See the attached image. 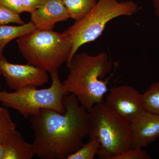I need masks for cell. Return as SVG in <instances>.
Masks as SVG:
<instances>
[{
	"label": "cell",
	"mask_w": 159,
	"mask_h": 159,
	"mask_svg": "<svg viewBox=\"0 0 159 159\" xmlns=\"http://www.w3.org/2000/svg\"><path fill=\"white\" fill-rule=\"evenodd\" d=\"M89 139H97L101 159H114L132 148L130 123L119 116L107 102L97 103L89 112Z\"/></svg>",
	"instance_id": "obj_3"
},
{
	"label": "cell",
	"mask_w": 159,
	"mask_h": 159,
	"mask_svg": "<svg viewBox=\"0 0 159 159\" xmlns=\"http://www.w3.org/2000/svg\"><path fill=\"white\" fill-rule=\"evenodd\" d=\"M151 157L142 148H132L117 156L114 159H150Z\"/></svg>",
	"instance_id": "obj_18"
},
{
	"label": "cell",
	"mask_w": 159,
	"mask_h": 159,
	"mask_svg": "<svg viewBox=\"0 0 159 159\" xmlns=\"http://www.w3.org/2000/svg\"><path fill=\"white\" fill-rule=\"evenodd\" d=\"M0 75L14 91L29 87L43 85L48 82L47 72L37 67L9 62L4 55L0 57Z\"/></svg>",
	"instance_id": "obj_7"
},
{
	"label": "cell",
	"mask_w": 159,
	"mask_h": 159,
	"mask_svg": "<svg viewBox=\"0 0 159 159\" xmlns=\"http://www.w3.org/2000/svg\"><path fill=\"white\" fill-rule=\"evenodd\" d=\"M5 153V147L3 143L0 141V159H4Z\"/></svg>",
	"instance_id": "obj_22"
},
{
	"label": "cell",
	"mask_w": 159,
	"mask_h": 159,
	"mask_svg": "<svg viewBox=\"0 0 159 159\" xmlns=\"http://www.w3.org/2000/svg\"><path fill=\"white\" fill-rule=\"evenodd\" d=\"M0 6L18 14L24 12L20 0H0Z\"/></svg>",
	"instance_id": "obj_19"
},
{
	"label": "cell",
	"mask_w": 159,
	"mask_h": 159,
	"mask_svg": "<svg viewBox=\"0 0 159 159\" xmlns=\"http://www.w3.org/2000/svg\"><path fill=\"white\" fill-rule=\"evenodd\" d=\"M70 18L79 20L88 14L98 0H62Z\"/></svg>",
	"instance_id": "obj_13"
},
{
	"label": "cell",
	"mask_w": 159,
	"mask_h": 159,
	"mask_svg": "<svg viewBox=\"0 0 159 159\" xmlns=\"http://www.w3.org/2000/svg\"><path fill=\"white\" fill-rule=\"evenodd\" d=\"M18 48L27 64L51 74L68 59L70 40L65 33L36 29L17 39Z\"/></svg>",
	"instance_id": "obj_4"
},
{
	"label": "cell",
	"mask_w": 159,
	"mask_h": 159,
	"mask_svg": "<svg viewBox=\"0 0 159 159\" xmlns=\"http://www.w3.org/2000/svg\"><path fill=\"white\" fill-rule=\"evenodd\" d=\"M132 148H142L159 137V115L145 111L142 117L130 123Z\"/></svg>",
	"instance_id": "obj_9"
},
{
	"label": "cell",
	"mask_w": 159,
	"mask_h": 159,
	"mask_svg": "<svg viewBox=\"0 0 159 159\" xmlns=\"http://www.w3.org/2000/svg\"><path fill=\"white\" fill-rule=\"evenodd\" d=\"M50 74L52 83L48 88L39 89L35 87H29L10 93L0 90V102L7 107L16 110L25 119L43 109L64 112V98L67 94L57 70Z\"/></svg>",
	"instance_id": "obj_6"
},
{
	"label": "cell",
	"mask_w": 159,
	"mask_h": 159,
	"mask_svg": "<svg viewBox=\"0 0 159 159\" xmlns=\"http://www.w3.org/2000/svg\"><path fill=\"white\" fill-rule=\"evenodd\" d=\"M47 0H20L24 12L30 14L42 6Z\"/></svg>",
	"instance_id": "obj_20"
},
{
	"label": "cell",
	"mask_w": 159,
	"mask_h": 159,
	"mask_svg": "<svg viewBox=\"0 0 159 159\" xmlns=\"http://www.w3.org/2000/svg\"><path fill=\"white\" fill-rule=\"evenodd\" d=\"M31 15V21L40 30H53L56 23L70 18L62 0H47Z\"/></svg>",
	"instance_id": "obj_10"
},
{
	"label": "cell",
	"mask_w": 159,
	"mask_h": 159,
	"mask_svg": "<svg viewBox=\"0 0 159 159\" xmlns=\"http://www.w3.org/2000/svg\"><path fill=\"white\" fill-rule=\"evenodd\" d=\"M142 100L145 111L159 115V81L152 83L142 94Z\"/></svg>",
	"instance_id": "obj_14"
},
{
	"label": "cell",
	"mask_w": 159,
	"mask_h": 159,
	"mask_svg": "<svg viewBox=\"0 0 159 159\" xmlns=\"http://www.w3.org/2000/svg\"><path fill=\"white\" fill-rule=\"evenodd\" d=\"M14 23L19 25L25 24L20 14L0 6V25Z\"/></svg>",
	"instance_id": "obj_17"
},
{
	"label": "cell",
	"mask_w": 159,
	"mask_h": 159,
	"mask_svg": "<svg viewBox=\"0 0 159 159\" xmlns=\"http://www.w3.org/2000/svg\"><path fill=\"white\" fill-rule=\"evenodd\" d=\"M100 148L98 139H89V142L84 143L80 148L74 153L69 155L66 159H93Z\"/></svg>",
	"instance_id": "obj_15"
},
{
	"label": "cell",
	"mask_w": 159,
	"mask_h": 159,
	"mask_svg": "<svg viewBox=\"0 0 159 159\" xmlns=\"http://www.w3.org/2000/svg\"><path fill=\"white\" fill-rule=\"evenodd\" d=\"M65 111L43 109L30 117L35 155L40 159H65L88 136L90 114L74 95L64 98Z\"/></svg>",
	"instance_id": "obj_1"
},
{
	"label": "cell",
	"mask_w": 159,
	"mask_h": 159,
	"mask_svg": "<svg viewBox=\"0 0 159 159\" xmlns=\"http://www.w3.org/2000/svg\"><path fill=\"white\" fill-rule=\"evenodd\" d=\"M106 102L129 123L136 121L145 112L142 94L130 86L120 85L111 89Z\"/></svg>",
	"instance_id": "obj_8"
},
{
	"label": "cell",
	"mask_w": 159,
	"mask_h": 159,
	"mask_svg": "<svg viewBox=\"0 0 159 159\" xmlns=\"http://www.w3.org/2000/svg\"><path fill=\"white\" fill-rule=\"evenodd\" d=\"M0 90H1V80H0Z\"/></svg>",
	"instance_id": "obj_23"
},
{
	"label": "cell",
	"mask_w": 159,
	"mask_h": 159,
	"mask_svg": "<svg viewBox=\"0 0 159 159\" xmlns=\"http://www.w3.org/2000/svg\"><path fill=\"white\" fill-rule=\"evenodd\" d=\"M68 76L62 83L67 95H74L80 105L89 112L94 105L104 102L108 91L106 75L113 68L106 53L91 55L85 52L75 54L68 67Z\"/></svg>",
	"instance_id": "obj_2"
},
{
	"label": "cell",
	"mask_w": 159,
	"mask_h": 159,
	"mask_svg": "<svg viewBox=\"0 0 159 159\" xmlns=\"http://www.w3.org/2000/svg\"><path fill=\"white\" fill-rule=\"evenodd\" d=\"M37 29L30 21L19 26L0 25V57L6 45L11 41Z\"/></svg>",
	"instance_id": "obj_12"
},
{
	"label": "cell",
	"mask_w": 159,
	"mask_h": 159,
	"mask_svg": "<svg viewBox=\"0 0 159 159\" xmlns=\"http://www.w3.org/2000/svg\"><path fill=\"white\" fill-rule=\"evenodd\" d=\"M154 13L159 19V0H153Z\"/></svg>",
	"instance_id": "obj_21"
},
{
	"label": "cell",
	"mask_w": 159,
	"mask_h": 159,
	"mask_svg": "<svg viewBox=\"0 0 159 159\" xmlns=\"http://www.w3.org/2000/svg\"><path fill=\"white\" fill-rule=\"evenodd\" d=\"M5 147L4 159H31L35 155L33 144L26 142L15 130L2 142Z\"/></svg>",
	"instance_id": "obj_11"
},
{
	"label": "cell",
	"mask_w": 159,
	"mask_h": 159,
	"mask_svg": "<svg viewBox=\"0 0 159 159\" xmlns=\"http://www.w3.org/2000/svg\"><path fill=\"white\" fill-rule=\"evenodd\" d=\"M138 5L131 0L119 2L118 0H98L95 7L82 19L75 21L65 33L71 43V50L67 67L81 46L94 41L101 35L107 24L119 16H130L137 12Z\"/></svg>",
	"instance_id": "obj_5"
},
{
	"label": "cell",
	"mask_w": 159,
	"mask_h": 159,
	"mask_svg": "<svg viewBox=\"0 0 159 159\" xmlns=\"http://www.w3.org/2000/svg\"><path fill=\"white\" fill-rule=\"evenodd\" d=\"M16 128V125L11 119L9 111L0 105V141L2 142Z\"/></svg>",
	"instance_id": "obj_16"
}]
</instances>
